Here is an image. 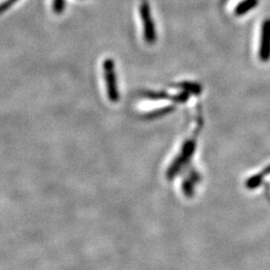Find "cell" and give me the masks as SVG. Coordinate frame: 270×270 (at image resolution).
Segmentation results:
<instances>
[{
	"label": "cell",
	"mask_w": 270,
	"mask_h": 270,
	"mask_svg": "<svg viewBox=\"0 0 270 270\" xmlns=\"http://www.w3.org/2000/svg\"><path fill=\"white\" fill-rule=\"evenodd\" d=\"M63 1L64 0H54V9H55V11L60 12L63 10V4H64Z\"/></svg>",
	"instance_id": "4"
},
{
	"label": "cell",
	"mask_w": 270,
	"mask_h": 270,
	"mask_svg": "<svg viewBox=\"0 0 270 270\" xmlns=\"http://www.w3.org/2000/svg\"><path fill=\"white\" fill-rule=\"evenodd\" d=\"M258 0H243L235 8L236 15H243L247 13L252 8L257 6Z\"/></svg>",
	"instance_id": "3"
},
{
	"label": "cell",
	"mask_w": 270,
	"mask_h": 270,
	"mask_svg": "<svg viewBox=\"0 0 270 270\" xmlns=\"http://www.w3.org/2000/svg\"><path fill=\"white\" fill-rule=\"evenodd\" d=\"M270 56V18L263 22L260 43V59L266 61Z\"/></svg>",
	"instance_id": "1"
},
{
	"label": "cell",
	"mask_w": 270,
	"mask_h": 270,
	"mask_svg": "<svg viewBox=\"0 0 270 270\" xmlns=\"http://www.w3.org/2000/svg\"><path fill=\"white\" fill-rule=\"evenodd\" d=\"M140 12L142 15V18L144 20L146 25V33L147 36L152 37L154 35V28H153V23L151 20V15L149 11V5L147 0H142L140 4Z\"/></svg>",
	"instance_id": "2"
}]
</instances>
